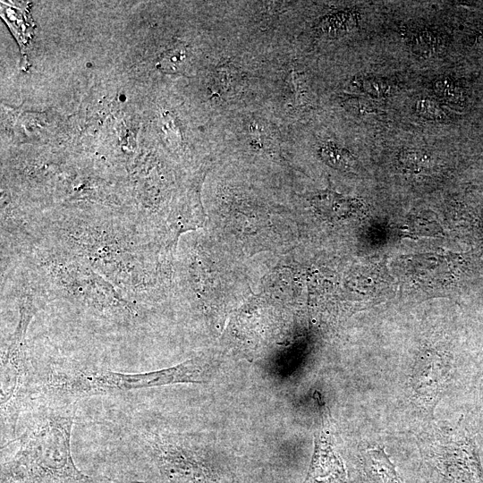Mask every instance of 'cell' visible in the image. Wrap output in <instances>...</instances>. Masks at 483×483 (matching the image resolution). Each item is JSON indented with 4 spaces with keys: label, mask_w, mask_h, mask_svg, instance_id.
Instances as JSON below:
<instances>
[{
    "label": "cell",
    "mask_w": 483,
    "mask_h": 483,
    "mask_svg": "<svg viewBox=\"0 0 483 483\" xmlns=\"http://www.w3.org/2000/svg\"><path fill=\"white\" fill-rule=\"evenodd\" d=\"M72 405L37 415L1 462V483H103L79 469L71 449Z\"/></svg>",
    "instance_id": "cell-1"
},
{
    "label": "cell",
    "mask_w": 483,
    "mask_h": 483,
    "mask_svg": "<svg viewBox=\"0 0 483 483\" xmlns=\"http://www.w3.org/2000/svg\"><path fill=\"white\" fill-rule=\"evenodd\" d=\"M60 218L59 248L86 263L113 285L132 296L142 292L140 232L118 218Z\"/></svg>",
    "instance_id": "cell-2"
},
{
    "label": "cell",
    "mask_w": 483,
    "mask_h": 483,
    "mask_svg": "<svg viewBox=\"0 0 483 483\" xmlns=\"http://www.w3.org/2000/svg\"><path fill=\"white\" fill-rule=\"evenodd\" d=\"M208 371L207 365L198 358L143 373L114 372L97 368L57 369L50 372L47 386L58 397L77 400L174 384H200L208 377Z\"/></svg>",
    "instance_id": "cell-3"
},
{
    "label": "cell",
    "mask_w": 483,
    "mask_h": 483,
    "mask_svg": "<svg viewBox=\"0 0 483 483\" xmlns=\"http://www.w3.org/2000/svg\"><path fill=\"white\" fill-rule=\"evenodd\" d=\"M36 260L61 296L106 317L134 318L136 306L93 268L62 250L38 251Z\"/></svg>",
    "instance_id": "cell-4"
},
{
    "label": "cell",
    "mask_w": 483,
    "mask_h": 483,
    "mask_svg": "<svg viewBox=\"0 0 483 483\" xmlns=\"http://www.w3.org/2000/svg\"><path fill=\"white\" fill-rule=\"evenodd\" d=\"M423 470L432 483H483L474 438L460 427H433L419 437Z\"/></svg>",
    "instance_id": "cell-5"
},
{
    "label": "cell",
    "mask_w": 483,
    "mask_h": 483,
    "mask_svg": "<svg viewBox=\"0 0 483 483\" xmlns=\"http://www.w3.org/2000/svg\"><path fill=\"white\" fill-rule=\"evenodd\" d=\"M19 306L17 326L1 354L2 421L13 430L25 398L29 369L26 334L34 315L32 296L23 294Z\"/></svg>",
    "instance_id": "cell-6"
},
{
    "label": "cell",
    "mask_w": 483,
    "mask_h": 483,
    "mask_svg": "<svg viewBox=\"0 0 483 483\" xmlns=\"http://www.w3.org/2000/svg\"><path fill=\"white\" fill-rule=\"evenodd\" d=\"M450 357L443 351L428 348L419 352L407 375V392L414 407L433 418L452 374Z\"/></svg>",
    "instance_id": "cell-7"
},
{
    "label": "cell",
    "mask_w": 483,
    "mask_h": 483,
    "mask_svg": "<svg viewBox=\"0 0 483 483\" xmlns=\"http://www.w3.org/2000/svg\"><path fill=\"white\" fill-rule=\"evenodd\" d=\"M317 402L320 425L316 432L314 452L303 483H349L343 460L335 450L327 408L318 394Z\"/></svg>",
    "instance_id": "cell-8"
},
{
    "label": "cell",
    "mask_w": 483,
    "mask_h": 483,
    "mask_svg": "<svg viewBox=\"0 0 483 483\" xmlns=\"http://www.w3.org/2000/svg\"><path fill=\"white\" fill-rule=\"evenodd\" d=\"M355 483H403L384 446L364 449L359 457Z\"/></svg>",
    "instance_id": "cell-9"
},
{
    "label": "cell",
    "mask_w": 483,
    "mask_h": 483,
    "mask_svg": "<svg viewBox=\"0 0 483 483\" xmlns=\"http://www.w3.org/2000/svg\"><path fill=\"white\" fill-rule=\"evenodd\" d=\"M316 210L329 221L347 220L356 216L360 208L357 199H350L336 192L326 191L313 197Z\"/></svg>",
    "instance_id": "cell-10"
},
{
    "label": "cell",
    "mask_w": 483,
    "mask_h": 483,
    "mask_svg": "<svg viewBox=\"0 0 483 483\" xmlns=\"http://www.w3.org/2000/svg\"><path fill=\"white\" fill-rule=\"evenodd\" d=\"M318 154L328 165L341 171L350 172L356 168L355 157L345 148L335 144L320 146Z\"/></svg>",
    "instance_id": "cell-11"
},
{
    "label": "cell",
    "mask_w": 483,
    "mask_h": 483,
    "mask_svg": "<svg viewBox=\"0 0 483 483\" xmlns=\"http://www.w3.org/2000/svg\"><path fill=\"white\" fill-rule=\"evenodd\" d=\"M440 46V38L430 30H421L411 39L412 51L423 57L436 55Z\"/></svg>",
    "instance_id": "cell-12"
},
{
    "label": "cell",
    "mask_w": 483,
    "mask_h": 483,
    "mask_svg": "<svg viewBox=\"0 0 483 483\" xmlns=\"http://www.w3.org/2000/svg\"><path fill=\"white\" fill-rule=\"evenodd\" d=\"M356 24V15L352 13L346 12L326 17L320 23V27L327 34L338 35L350 30Z\"/></svg>",
    "instance_id": "cell-13"
},
{
    "label": "cell",
    "mask_w": 483,
    "mask_h": 483,
    "mask_svg": "<svg viewBox=\"0 0 483 483\" xmlns=\"http://www.w3.org/2000/svg\"><path fill=\"white\" fill-rule=\"evenodd\" d=\"M185 58V47L183 46H176L163 53L158 61L157 67L165 73H175L183 65Z\"/></svg>",
    "instance_id": "cell-14"
},
{
    "label": "cell",
    "mask_w": 483,
    "mask_h": 483,
    "mask_svg": "<svg viewBox=\"0 0 483 483\" xmlns=\"http://www.w3.org/2000/svg\"><path fill=\"white\" fill-rule=\"evenodd\" d=\"M434 92L441 98L451 103H460L463 100V91L458 84L450 78H441L433 83Z\"/></svg>",
    "instance_id": "cell-15"
},
{
    "label": "cell",
    "mask_w": 483,
    "mask_h": 483,
    "mask_svg": "<svg viewBox=\"0 0 483 483\" xmlns=\"http://www.w3.org/2000/svg\"><path fill=\"white\" fill-rule=\"evenodd\" d=\"M360 89L375 98L386 97L391 94L393 87L385 80L375 77L363 78L359 81Z\"/></svg>",
    "instance_id": "cell-16"
},
{
    "label": "cell",
    "mask_w": 483,
    "mask_h": 483,
    "mask_svg": "<svg viewBox=\"0 0 483 483\" xmlns=\"http://www.w3.org/2000/svg\"><path fill=\"white\" fill-rule=\"evenodd\" d=\"M416 113L426 119L443 122L446 119L444 109L434 100L420 98L415 104Z\"/></svg>",
    "instance_id": "cell-17"
},
{
    "label": "cell",
    "mask_w": 483,
    "mask_h": 483,
    "mask_svg": "<svg viewBox=\"0 0 483 483\" xmlns=\"http://www.w3.org/2000/svg\"><path fill=\"white\" fill-rule=\"evenodd\" d=\"M428 157L422 152L403 151L399 156V162L402 166L411 171H417L423 168L428 163Z\"/></svg>",
    "instance_id": "cell-18"
},
{
    "label": "cell",
    "mask_w": 483,
    "mask_h": 483,
    "mask_svg": "<svg viewBox=\"0 0 483 483\" xmlns=\"http://www.w3.org/2000/svg\"><path fill=\"white\" fill-rule=\"evenodd\" d=\"M343 105L348 111L355 114L365 115L374 111L369 102L360 98H348Z\"/></svg>",
    "instance_id": "cell-19"
}]
</instances>
